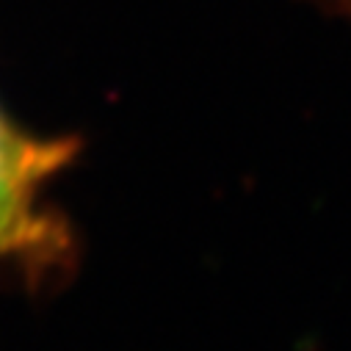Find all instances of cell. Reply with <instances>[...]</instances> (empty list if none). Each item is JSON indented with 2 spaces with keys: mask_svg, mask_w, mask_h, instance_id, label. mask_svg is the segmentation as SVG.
I'll return each instance as SVG.
<instances>
[{
  "mask_svg": "<svg viewBox=\"0 0 351 351\" xmlns=\"http://www.w3.org/2000/svg\"><path fill=\"white\" fill-rule=\"evenodd\" d=\"M69 155L72 144L34 138L0 111V257L36 252L53 241L39 197Z\"/></svg>",
  "mask_w": 351,
  "mask_h": 351,
  "instance_id": "1",
  "label": "cell"
},
{
  "mask_svg": "<svg viewBox=\"0 0 351 351\" xmlns=\"http://www.w3.org/2000/svg\"><path fill=\"white\" fill-rule=\"evenodd\" d=\"M337 3H340L343 9H351V0H337Z\"/></svg>",
  "mask_w": 351,
  "mask_h": 351,
  "instance_id": "2",
  "label": "cell"
}]
</instances>
